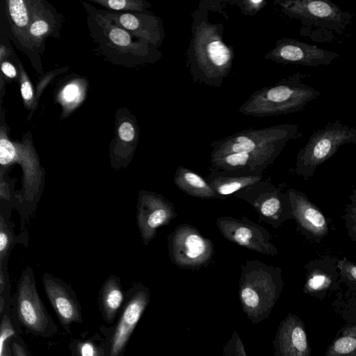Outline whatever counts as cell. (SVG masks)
I'll return each mask as SVG.
<instances>
[{"mask_svg":"<svg viewBox=\"0 0 356 356\" xmlns=\"http://www.w3.org/2000/svg\"><path fill=\"white\" fill-rule=\"evenodd\" d=\"M210 3L201 1L193 13L186 66L194 81L220 87L231 71L234 51L232 46L223 40V25L209 22Z\"/></svg>","mask_w":356,"mask_h":356,"instance_id":"1","label":"cell"},{"mask_svg":"<svg viewBox=\"0 0 356 356\" xmlns=\"http://www.w3.org/2000/svg\"><path fill=\"white\" fill-rule=\"evenodd\" d=\"M309 74L294 73L273 85L254 91L239 113L254 118L285 115L302 111L321 92L305 82Z\"/></svg>","mask_w":356,"mask_h":356,"instance_id":"2","label":"cell"},{"mask_svg":"<svg viewBox=\"0 0 356 356\" xmlns=\"http://www.w3.org/2000/svg\"><path fill=\"white\" fill-rule=\"evenodd\" d=\"M280 10L302 24L300 34L318 42L345 34L353 15L329 0H276Z\"/></svg>","mask_w":356,"mask_h":356,"instance_id":"3","label":"cell"},{"mask_svg":"<svg viewBox=\"0 0 356 356\" xmlns=\"http://www.w3.org/2000/svg\"><path fill=\"white\" fill-rule=\"evenodd\" d=\"M283 288L282 270L258 260L241 266L239 299L243 312L253 323L267 318Z\"/></svg>","mask_w":356,"mask_h":356,"instance_id":"4","label":"cell"},{"mask_svg":"<svg viewBox=\"0 0 356 356\" xmlns=\"http://www.w3.org/2000/svg\"><path fill=\"white\" fill-rule=\"evenodd\" d=\"M12 316L18 334L23 328L26 333L49 338L58 332V327L48 313L38 292L34 273L26 267L22 272L13 297Z\"/></svg>","mask_w":356,"mask_h":356,"instance_id":"5","label":"cell"},{"mask_svg":"<svg viewBox=\"0 0 356 356\" xmlns=\"http://www.w3.org/2000/svg\"><path fill=\"white\" fill-rule=\"evenodd\" d=\"M356 144V127L337 120L312 133L297 155L294 172L308 180L343 145Z\"/></svg>","mask_w":356,"mask_h":356,"instance_id":"6","label":"cell"},{"mask_svg":"<svg viewBox=\"0 0 356 356\" xmlns=\"http://www.w3.org/2000/svg\"><path fill=\"white\" fill-rule=\"evenodd\" d=\"M302 136L299 126L282 124L235 133L211 144V159L238 152H252L276 146L285 147L291 140Z\"/></svg>","mask_w":356,"mask_h":356,"instance_id":"7","label":"cell"},{"mask_svg":"<svg viewBox=\"0 0 356 356\" xmlns=\"http://www.w3.org/2000/svg\"><path fill=\"white\" fill-rule=\"evenodd\" d=\"M149 300L150 291L141 283L135 284L125 293L117 322L110 327L101 328L105 339L106 356H122Z\"/></svg>","mask_w":356,"mask_h":356,"instance_id":"8","label":"cell"},{"mask_svg":"<svg viewBox=\"0 0 356 356\" xmlns=\"http://www.w3.org/2000/svg\"><path fill=\"white\" fill-rule=\"evenodd\" d=\"M235 196L250 204L257 211L261 221L273 227L293 220L291 202L284 186H275L268 180H261L237 193Z\"/></svg>","mask_w":356,"mask_h":356,"instance_id":"9","label":"cell"},{"mask_svg":"<svg viewBox=\"0 0 356 356\" xmlns=\"http://www.w3.org/2000/svg\"><path fill=\"white\" fill-rule=\"evenodd\" d=\"M168 240L170 258L179 268L199 270L209 264L213 254L212 242L188 225L177 227Z\"/></svg>","mask_w":356,"mask_h":356,"instance_id":"10","label":"cell"},{"mask_svg":"<svg viewBox=\"0 0 356 356\" xmlns=\"http://www.w3.org/2000/svg\"><path fill=\"white\" fill-rule=\"evenodd\" d=\"M340 56L297 39L283 38L278 39L275 47L266 53L264 58L277 63L296 65L305 67L330 65Z\"/></svg>","mask_w":356,"mask_h":356,"instance_id":"11","label":"cell"},{"mask_svg":"<svg viewBox=\"0 0 356 356\" xmlns=\"http://www.w3.org/2000/svg\"><path fill=\"white\" fill-rule=\"evenodd\" d=\"M216 225L224 237L231 242L261 254L271 256L278 254L268 230L245 217L241 219L220 217Z\"/></svg>","mask_w":356,"mask_h":356,"instance_id":"12","label":"cell"},{"mask_svg":"<svg viewBox=\"0 0 356 356\" xmlns=\"http://www.w3.org/2000/svg\"><path fill=\"white\" fill-rule=\"evenodd\" d=\"M17 162L23 171V189L21 200L33 202L40 197L44 182V172L38 160L31 153H22L21 148L1 134L0 138L1 172Z\"/></svg>","mask_w":356,"mask_h":356,"instance_id":"13","label":"cell"},{"mask_svg":"<svg viewBox=\"0 0 356 356\" xmlns=\"http://www.w3.org/2000/svg\"><path fill=\"white\" fill-rule=\"evenodd\" d=\"M177 216L175 207L167 199L154 192L141 191L137 203V224L147 245L156 236L159 227Z\"/></svg>","mask_w":356,"mask_h":356,"instance_id":"14","label":"cell"},{"mask_svg":"<svg viewBox=\"0 0 356 356\" xmlns=\"http://www.w3.org/2000/svg\"><path fill=\"white\" fill-rule=\"evenodd\" d=\"M42 284L59 323L71 334V325L82 323L81 307L72 287L62 280L49 273L42 276Z\"/></svg>","mask_w":356,"mask_h":356,"instance_id":"15","label":"cell"},{"mask_svg":"<svg viewBox=\"0 0 356 356\" xmlns=\"http://www.w3.org/2000/svg\"><path fill=\"white\" fill-rule=\"evenodd\" d=\"M287 193L299 231L309 241L320 243L329 234V220L302 192L289 188Z\"/></svg>","mask_w":356,"mask_h":356,"instance_id":"16","label":"cell"},{"mask_svg":"<svg viewBox=\"0 0 356 356\" xmlns=\"http://www.w3.org/2000/svg\"><path fill=\"white\" fill-rule=\"evenodd\" d=\"M339 259L337 257L323 255L309 260L305 266V293L316 298H323L338 289L341 284L337 266Z\"/></svg>","mask_w":356,"mask_h":356,"instance_id":"17","label":"cell"},{"mask_svg":"<svg viewBox=\"0 0 356 356\" xmlns=\"http://www.w3.org/2000/svg\"><path fill=\"white\" fill-rule=\"evenodd\" d=\"M275 356H309L310 348L302 321L289 314L280 323L273 341Z\"/></svg>","mask_w":356,"mask_h":356,"instance_id":"18","label":"cell"},{"mask_svg":"<svg viewBox=\"0 0 356 356\" xmlns=\"http://www.w3.org/2000/svg\"><path fill=\"white\" fill-rule=\"evenodd\" d=\"M125 299L120 280L115 275L108 277L99 291L98 303L104 322L112 324L118 316Z\"/></svg>","mask_w":356,"mask_h":356,"instance_id":"19","label":"cell"},{"mask_svg":"<svg viewBox=\"0 0 356 356\" xmlns=\"http://www.w3.org/2000/svg\"><path fill=\"white\" fill-rule=\"evenodd\" d=\"M263 179V175L239 177L211 170L207 181L218 198L236 193Z\"/></svg>","mask_w":356,"mask_h":356,"instance_id":"20","label":"cell"},{"mask_svg":"<svg viewBox=\"0 0 356 356\" xmlns=\"http://www.w3.org/2000/svg\"><path fill=\"white\" fill-rule=\"evenodd\" d=\"M174 182L179 189L189 195L202 199L218 198L207 180L183 166L177 168Z\"/></svg>","mask_w":356,"mask_h":356,"instance_id":"21","label":"cell"},{"mask_svg":"<svg viewBox=\"0 0 356 356\" xmlns=\"http://www.w3.org/2000/svg\"><path fill=\"white\" fill-rule=\"evenodd\" d=\"M69 348L72 356H106L104 337L98 334L73 339Z\"/></svg>","mask_w":356,"mask_h":356,"instance_id":"22","label":"cell"},{"mask_svg":"<svg viewBox=\"0 0 356 356\" xmlns=\"http://www.w3.org/2000/svg\"><path fill=\"white\" fill-rule=\"evenodd\" d=\"M356 354V327H352L337 338L325 356H350Z\"/></svg>","mask_w":356,"mask_h":356,"instance_id":"23","label":"cell"},{"mask_svg":"<svg viewBox=\"0 0 356 356\" xmlns=\"http://www.w3.org/2000/svg\"><path fill=\"white\" fill-rule=\"evenodd\" d=\"M0 329V356H13L10 341L18 332L13 320L12 313H4L1 316Z\"/></svg>","mask_w":356,"mask_h":356,"instance_id":"24","label":"cell"},{"mask_svg":"<svg viewBox=\"0 0 356 356\" xmlns=\"http://www.w3.org/2000/svg\"><path fill=\"white\" fill-rule=\"evenodd\" d=\"M341 218L348 238L351 241L356 242V188L352 189Z\"/></svg>","mask_w":356,"mask_h":356,"instance_id":"25","label":"cell"},{"mask_svg":"<svg viewBox=\"0 0 356 356\" xmlns=\"http://www.w3.org/2000/svg\"><path fill=\"white\" fill-rule=\"evenodd\" d=\"M14 233L2 213L0 217V266L7 264L8 256L15 243Z\"/></svg>","mask_w":356,"mask_h":356,"instance_id":"26","label":"cell"},{"mask_svg":"<svg viewBox=\"0 0 356 356\" xmlns=\"http://www.w3.org/2000/svg\"><path fill=\"white\" fill-rule=\"evenodd\" d=\"M8 11L14 24L19 28H26L29 24V9L22 0L8 1Z\"/></svg>","mask_w":356,"mask_h":356,"instance_id":"27","label":"cell"},{"mask_svg":"<svg viewBox=\"0 0 356 356\" xmlns=\"http://www.w3.org/2000/svg\"><path fill=\"white\" fill-rule=\"evenodd\" d=\"M337 266L341 283L350 289L356 291V264L344 257L339 258Z\"/></svg>","mask_w":356,"mask_h":356,"instance_id":"28","label":"cell"},{"mask_svg":"<svg viewBox=\"0 0 356 356\" xmlns=\"http://www.w3.org/2000/svg\"><path fill=\"white\" fill-rule=\"evenodd\" d=\"M95 2L102 4L104 6L108 7L113 10H142L144 7L149 6L146 2L141 1H131V0H99Z\"/></svg>","mask_w":356,"mask_h":356,"instance_id":"29","label":"cell"},{"mask_svg":"<svg viewBox=\"0 0 356 356\" xmlns=\"http://www.w3.org/2000/svg\"><path fill=\"white\" fill-rule=\"evenodd\" d=\"M227 3L236 4L243 15L248 16L256 15L267 4L264 0L229 1Z\"/></svg>","mask_w":356,"mask_h":356,"instance_id":"30","label":"cell"},{"mask_svg":"<svg viewBox=\"0 0 356 356\" xmlns=\"http://www.w3.org/2000/svg\"><path fill=\"white\" fill-rule=\"evenodd\" d=\"M222 353L225 356H247L243 342L236 331L224 346Z\"/></svg>","mask_w":356,"mask_h":356,"instance_id":"31","label":"cell"},{"mask_svg":"<svg viewBox=\"0 0 356 356\" xmlns=\"http://www.w3.org/2000/svg\"><path fill=\"white\" fill-rule=\"evenodd\" d=\"M108 35L111 40L117 45L126 47L130 44V35L122 29L114 28L111 29Z\"/></svg>","mask_w":356,"mask_h":356,"instance_id":"32","label":"cell"},{"mask_svg":"<svg viewBox=\"0 0 356 356\" xmlns=\"http://www.w3.org/2000/svg\"><path fill=\"white\" fill-rule=\"evenodd\" d=\"M10 346L13 356H32L19 334L12 338Z\"/></svg>","mask_w":356,"mask_h":356,"instance_id":"33","label":"cell"},{"mask_svg":"<svg viewBox=\"0 0 356 356\" xmlns=\"http://www.w3.org/2000/svg\"><path fill=\"white\" fill-rule=\"evenodd\" d=\"M47 22L43 19H37L29 26V33L32 38H40L49 31Z\"/></svg>","mask_w":356,"mask_h":356,"instance_id":"34","label":"cell"},{"mask_svg":"<svg viewBox=\"0 0 356 356\" xmlns=\"http://www.w3.org/2000/svg\"><path fill=\"white\" fill-rule=\"evenodd\" d=\"M118 135L123 142H132L136 136L135 128L131 123L124 122L118 128Z\"/></svg>","mask_w":356,"mask_h":356,"instance_id":"35","label":"cell"},{"mask_svg":"<svg viewBox=\"0 0 356 356\" xmlns=\"http://www.w3.org/2000/svg\"><path fill=\"white\" fill-rule=\"evenodd\" d=\"M119 23L125 29L131 31L140 27V20L134 15L125 13L120 15Z\"/></svg>","mask_w":356,"mask_h":356,"instance_id":"36","label":"cell"},{"mask_svg":"<svg viewBox=\"0 0 356 356\" xmlns=\"http://www.w3.org/2000/svg\"><path fill=\"white\" fill-rule=\"evenodd\" d=\"M62 95L63 99L67 102H76L80 95L79 88L74 83L68 84L63 89Z\"/></svg>","mask_w":356,"mask_h":356,"instance_id":"37","label":"cell"},{"mask_svg":"<svg viewBox=\"0 0 356 356\" xmlns=\"http://www.w3.org/2000/svg\"><path fill=\"white\" fill-rule=\"evenodd\" d=\"M21 83V93L24 100L30 103L32 102L33 97V92L31 84L26 77L22 76Z\"/></svg>","mask_w":356,"mask_h":356,"instance_id":"38","label":"cell"},{"mask_svg":"<svg viewBox=\"0 0 356 356\" xmlns=\"http://www.w3.org/2000/svg\"><path fill=\"white\" fill-rule=\"evenodd\" d=\"M1 70L3 74L9 78H14L17 75V71L15 67L8 62H3L1 64Z\"/></svg>","mask_w":356,"mask_h":356,"instance_id":"39","label":"cell"}]
</instances>
